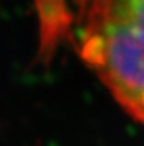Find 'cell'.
Listing matches in <instances>:
<instances>
[{
  "label": "cell",
  "instance_id": "6da1fadb",
  "mask_svg": "<svg viewBox=\"0 0 144 146\" xmlns=\"http://www.w3.org/2000/svg\"><path fill=\"white\" fill-rule=\"evenodd\" d=\"M79 50L119 106L144 124V0H91Z\"/></svg>",
  "mask_w": 144,
  "mask_h": 146
}]
</instances>
